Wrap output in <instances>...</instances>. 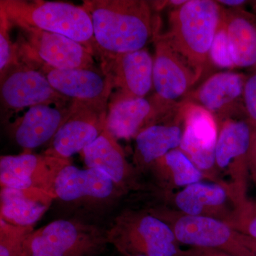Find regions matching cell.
Wrapping results in <instances>:
<instances>
[{"label": "cell", "mask_w": 256, "mask_h": 256, "mask_svg": "<svg viewBox=\"0 0 256 256\" xmlns=\"http://www.w3.org/2000/svg\"><path fill=\"white\" fill-rule=\"evenodd\" d=\"M92 18L98 56H116L144 48L159 24L144 0H84Z\"/></svg>", "instance_id": "6da1fadb"}, {"label": "cell", "mask_w": 256, "mask_h": 256, "mask_svg": "<svg viewBox=\"0 0 256 256\" xmlns=\"http://www.w3.org/2000/svg\"><path fill=\"white\" fill-rule=\"evenodd\" d=\"M224 6L213 0H188L170 13L168 43L194 70L198 79L212 65L210 50Z\"/></svg>", "instance_id": "7a4b0ae2"}, {"label": "cell", "mask_w": 256, "mask_h": 256, "mask_svg": "<svg viewBox=\"0 0 256 256\" xmlns=\"http://www.w3.org/2000/svg\"><path fill=\"white\" fill-rule=\"evenodd\" d=\"M12 26H28L63 35L98 56L92 18L82 6L64 2L1 0Z\"/></svg>", "instance_id": "3957f363"}, {"label": "cell", "mask_w": 256, "mask_h": 256, "mask_svg": "<svg viewBox=\"0 0 256 256\" xmlns=\"http://www.w3.org/2000/svg\"><path fill=\"white\" fill-rule=\"evenodd\" d=\"M106 234L124 256H184L171 226L158 210L122 214Z\"/></svg>", "instance_id": "277c9868"}, {"label": "cell", "mask_w": 256, "mask_h": 256, "mask_svg": "<svg viewBox=\"0 0 256 256\" xmlns=\"http://www.w3.org/2000/svg\"><path fill=\"white\" fill-rule=\"evenodd\" d=\"M108 242L106 232L74 220H60L34 230L25 256H94Z\"/></svg>", "instance_id": "5b68a950"}, {"label": "cell", "mask_w": 256, "mask_h": 256, "mask_svg": "<svg viewBox=\"0 0 256 256\" xmlns=\"http://www.w3.org/2000/svg\"><path fill=\"white\" fill-rule=\"evenodd\" d=\"M255 132L244 120L228 119L218 126L216 146V170L223 174V184L232 192L236 208L249 201L248 180L250 173L248 154Z\"/></svg>", "instance_id": "8992f818"}, {"label": "cell", "mask_w": 256, "mask_h": 256, "mask_svg": "<svg viewBox=\"0 0 256 256\" xmlns=\"http://www.w3.org/2000/svg\"><path fill=\"white\" fill-rule=\"evenodd\" d=\"M16 28L18 32L15 44L20 62L60 69L96 68L94 55L78 42L35 28Z\"/></svg>", "instance_id": "52a82bcc"}, {"label": "cell", "mask_w": 256, "mask_h": 256, "mask_svg": "<svg viewBox=\"0 0 256 256\" xmlns=\"http://www.w3.org/2000/svg\"><path fill=\"white\" fill-rule=\"evenodd\" d=\"M156 53L153 65V88L151 98L154 106L164 118L180 105L198 82L194 70L181 55L172 47L162 34L156 32L154 40Z\"/></svg>", "instance_id": "ba28073f"}, {"label": "cell", "mask_w": 256, "mask_h": 256, "mask_svg": "<svg viewBox=\"0 0 256 256\" xmlns=\"http://www.w3.org/2000/svg\"><path fill=\"white\" fill-rule=\"evenodd\" d=\"M160 214L171 226L178 244L216 249L236 256H256L244 244V235L224 220L182 213Z\"/></svg>", "instance_id": "9c48e42d"}, {"label": "cell", "mask_w": 256, "mask_h": 256, "mask_svg": "<svg viewBox=\"0 0 256 256\" xmlns=\"http://www.w3.org/2000/svg\"><path fill=\"white\" fill-rule=\"evenodd\" d=\"M108 104L72 101L66 119L44 152L47 156L69 159L84 151L106 128Z\"/></svg>", "instance_id": "30bf717a"}, {"label": "cell", "mask_w": 256, "mask_h": 256, "mask_svg": "<svg viewBox=\"0 0 256 256\" xmlns=\"http://www.w3.org/2000/svg\"><path fill=\"white\" fill-rule=\"evenodd\" d=\"M0 78L2 107L6 112L43 104L62 107L72 102L54 89L42 72L22 62L12 67Z\"/></svg>", "instance_id": "8fae6325"}, {"label": "cell", "mask_w": 256, "mask_h": 256, "mask_svg": "<svg viewBox=\"0 0 256 256\" xmlns=\"http://www.w3.org/2000/svg\"><path fill=\"white\" fill-rule=\"evenodd\" d=\"M69 159L25 151L18 156H2L0 159L1 188L28 190L38 188L54 196L57 176Z\"/></svg>", "instance_id": "7c38bea8"}, {"label": "cell", "mask_w": 256, "mask_h": 256, "mask_svg": "<svg viewBox=\"0 0 256 256\" xmlns=\"http://www.w3.org/2000/svg\"><path fill=\"white\" fill-rule=\"evenodd\" d=\"M178 112L184 124L178 149L204 174L214 171L218 134V124L214 116L201 106L184 100L180 102Z\"/></svg>", "instance_id": "4fadbf2b"}, {"label": "cell", "mask_w": 256, "mask_h": 256, "mask_svg": "<svg viewBox=\"0 0 256 256\" xmlns=\"http://www.w3.org/2000/svg\"><path fill=\"white\" fill-rule=\"evenodd\" d=\"M246 79V76L237 72H218L192 90L184 100L206 109L220 126L226 120L238 119L237 116L245 114L242 95Z\"/></svg>", "instance_id": "5bb4252c"}, {"label": "cell", "mask_w": 256, "mask_h": 256, "mask_svg": "<svg viewBox=\"0 0 256 256\" xmlns=\"http://www.w3.org/2000/svg\"><path fill=\"white\" fill-rule=\"evenodd\" d=\"M46 77L52 86L72 101L108 104L114 89L110 77L97 68H54L31 66Z\"/></svg>", "instance_id": "9a60e30c"}, {"label": "cell", "mask_w": 256, "mask_h": 256, "mask_svg": "<svg viewBox=\"0 0 256 256\" xmlns=\"http://www.w3.org/2000/svg\"><path fill=\"white\" fill-rule=\"evenodd\" d=\"M100 60L102 72L112 79L118 94L146 98L153 88L154 58L146 48Z\"/></svg>", "instance_id": "2e32d148"}, {"label": "cell", "mask_w": 256, "mask_h": 256, "mask_svg": "<svg viewBox=\"0 0 256 256\" xmlns=\"http://www.w3.org/2000/svg\"><path fill=\"white\" fill-rule=\"evenodd\" d=\"M124 190L99 170H80L70 164L57 176L54 194L55 198L66 202H102L118 196Z\"/></svg>", "instance_id": "e0dca14e"}, {"label": "cell", "mask_w": 256, "mask_h": 256, "mask_svg": "<svg viewBox=\"0 0 256 256\" xmlns=\"http://www.w3.org/2000/svg\"><path fill=\"white\" fill-rule=\"evenodd\" d=\"M164 120L151 99L126 97L116 92L109 101L106 129L116 139L130 140Z\"/></svg>", "instance_id": "ac0fdd59"}, {"label": "cell", "mask_w": 256, "mask_h": 256, "mask_svg": "<svg viewBox=\"0 0 256 256\" xmlns=\"http://www.w3.org/2000/svg\"><path fill=\"white\" fill-rule=\"evenodd\" d=\"M70 106L60 107L43 104L30 108L10 124V136L25 151L45 144L53 139L66 119Z\"/></svg>", "instance_id": "d6986e66"}, {"label": "cell", "mask_w": 256, "mask_h": 256, "mask_svg": "<svg viewBox=\"0 0 256 256\" xmlns=\"http://www.w3.org/2000/svg\"><path fill=\"white\" fill-rule=\"evenodd\" d=\"M174 204L183 214L212 217L225 222L234 213L229 204L236 208L233 194L226 185L202 181L176 194Z\"/></svg>", "instance_id": "ffe728a7"}, {"label": "cell", "mask_w": 256, "mask_h": 256, "mask_svg": "<svg viewBox=\"0 0 256 256\" xmlns=\"http://www.w3.org/2000/svg\"><path fill=\"white\" fill-rule=\"evenodd\" d=\"M82 152L88 168L102 172L122 190L130 186L132 169L128 164L122 146L106 128Z\"/></svg>", "instance_id": "44dd1931"}, {"label": "cell", "mask_w": 256, "mask_h": 256, "mask_svg": "<svg viewBox=\"0 0 256 256\" xmlns=\"http://www.w3.org/2000/svg\"><path fill=\"white\" fill-rule=\"evenodd\" d=\"M222 20L235 67L256 66V14L242 8H224Z\"/></svg>", "instance_id": "7402d4cb"}, {"label": "cell", "mask_w": 256, "mask_h": 256, "mask_svg": "<svg viewBox=\"0 0 256 256\" xmlns=\"http://www.w3.org/2000/svg\"><path fill=\"white\" fill-rule=\"evenodd\" d=\"M54 198L38 188H1V218L14 225L33 226Z\"/></svg>", "instance_id": "603a6c76"}, {"label": "cell", "mask_w": 256, "mask_h": 256, "mask_svg": "<svg viewBox=\"0 0 256 256\" xmlns=\"http://www.w3.org/2000/svg\"><path fill=\"white\" fill-rule=\"evenodd\" d=\"M166 119L146 128L138 134L136 140L134 160L138 166H150L168 153L178 149L181 144L184 129L178 112L174 122H165Z\"/></svg>", "instance_id": "cb8c5ba5"}, {"label": "cell", "mask_w": 256, "mask_h": 256, "mask_svg": "<svg viewBox=\"0 0 256 256\" xmlns=\"http://www.w3.org/2000/svg\"><path fill=\"white\" fill-rule=\"evenodd\" d=\"M158 178L168 186L186 188L200 182L204 173L181 150L176 149L151 164Z\"/></svg>", "instance_id": "d4e9b609"}, {"label": "cell", "mask_w": 256, "mask_h": 256, "mask_svg": "<svg viewBox=\"0 0 256 256\" xmlns=\"http://www.w3.org/2000/svg\"><path fill=\"white\" fill-rule=\"evenodd\" d=\"M33 226H21L0 220V256H25V247Z\"/></svg>", "instance_id": "484cf974"}, {"label": "cell", "mask_w": 256, "mask_h": 256, "mask_svg": "<svg viewBox=\"0 0 256 256\" xmlns=\"http://www.w3.org/2000/svg\"><path fill=\"white\" fill-rule=\"evenodd\" d=\"M12 28L4 10L0 8V77L20 63L16 44L10 36Z\"/></svg>", "instance_id": "4316f807"}, {"label": "cell", "mask_w": 256, "mask_h": 256, "mask_svg": "<svg viewBox=\"0 0 256 256\" xmlns=\"http://www.w3.org/2000/svg\"><path fill=\"white\" fill-rule=\"evenodd\" d=\"M210 60L214 66L222 68H236L232 60L228 36L222 16L210 48Z\"/></svg>", "instance_id": "83f0119b"}, {"label": "cell", "mask_w": 256, "mask_h": 256, "mask_svg": "<svg viewBox=\"0 0 256 256\" xmlns=\"http://www.w3.org/2000/svg\"><path fill=\"white\" fill-rule=\"evenodd\" d=\"M226 223L242 235L256 239V202L249 200L234 210L233 214Z\"/></svg>", "instance_id": "f1b7e54d"}, {"label": "cell", "mask_w": 256, "mask_h": 256, "mask_svg": "<svg viewBox=\"0 0 256 256\" xmlns=\"http://www.w3.org/2000/svg\"><path fill=\"white\" fill-rule=\"evenodd\" d=\"M242 100L245 120L256 133V70L247 77L244 86Z\"/></svg>", "instance_id": "f546056e"}, {"label": "cell", "mask_w": 256, "mask_h": 256, "mask_svg": "<svg viewBox=\"0 0 256 256\" xmlns=\"http://www.w3.org/2000/svg\"><path fill=\"white\" fill-rule=\"evenodd\" d=\"M184 256H236L228 252L216 250V249L206 248L191 247L184 250Z\"/></svg>", "instance_id": "4dcf8cb0"}, {"label": "cell", "mask_w": 256, "mask_h": 256, "mask_svg": "<svg viewBox=\"0 0 256 256\" xmlns=\"http://www.w3.org/2000/svg\"><path fill=\"white\" fill-rule=\"evenodd\" d=\"M248 163L250 173L256 185V133L252 138V146L249 150Z\"/></svg>", "instance_id": "1f68e13d"}, {"label": "cell", "mask_w": 256, "mask_h": 256, "mask_svg": "<svg viewBox=\"0 0 256 256\" xmlns=\"http://www.w3.org/2000/svg\"><path fill=\"white\" fill-rule=\"evenodd\" d=\"M220 5L224 4L228 6V8H240L242 5L247 4L249 2L242 1V0H220L217 1Z\"/></svg>", "instance_id": "d6a6232c"}, {"label": "cell", "mask_w": 256, "mask_h": 256, "mask_svg": "<svg viewBox=\"0 0 256 256\" xmlns=\"http://www.w3.org/2000/svg\"><path fill=\"white\" fill-rule=\"evenodd\" d=\"M244 242L246 246L256 256V239L244 235Z\"/></svg>", "instance_id": "836d02e7"}, {"label": "cell", "mask_w": 256, "mask_h": 256, "mask_svg": "<svg viewBox=\"0 0 256 256\" xmlns=\"http://www.w3.org/2000/svg\"></svg>", "instance_id": "e575fe53"}, {"label": "cell", "mask_w": 256, "mask_h": 256, "mask_svg": "<svg viewBox=\"0 0 256 256\" xmlns=\"http://www.w3.org/2000/svg\"><path fill=\"white\" fill-rule=\"evenodd\" d=\"M255 4L256 5V2H255Z\"/></svg>", "instance_id": "d590c367"}]
</instances>
